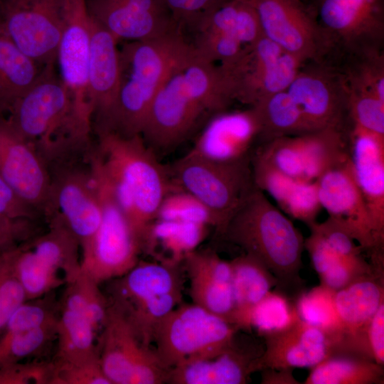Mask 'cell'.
Segmentation results:
<instances>
[{"mask_svg": "<svg viewBox=\"0 0 384 384\" xmlns=\"http://www.w3.org/2000/svg\"><path fill=\"white\" fill-rule=\"evenodd\" d=\"M11 270L9 250L0 254V285Z\"/></svg>", "mask_w": 384, "mask_h": 384, "instance_id": "9f6ffc18", "label": "cell"}, {"mask_svg": "<svg viewBox=\"0 0 384 384\" xmlns=\"http://www.w3.org/2000/svg\"><path fill=\"white\" fill-rule=\"evenodd\" d=\"M193 26L198 31L225 34L250 45L263 35L254 6L240 0H228L204 12Z\"/></svg>", "mask_w": 384, "mask_h": 384, "instance_id": "1f68e13d", "label": "cell"}, {"mask_svg": "<svg viewBox=\"0 0 384 384\" xmlns=\"http://www.w3.org/2000/svg\"><path fill=\"white\" fill-rule=\"evenodd\" d=\"M53 361L51 384H112L103 371L98 355L80 361Z\"/></svg>", "mask_w": 384, "mask_h": 384, "instance_id": "bcb514c9", "label": "cell"}, {"mask_svg": "<svg viewBox=\"0 0 384 384\" xmlns=\"http://www.w3.org/2000/svg\"><path fill=\"white\" fill-rule=\"evenodd\" d=\"M192 45L199 57L213 63L220 62V65L234 60L246 46L234 38L211 31H198Z\"/></svg>", "mask_w": 384, "mask_h": 384, "instance_id": "c3c4849f", "label": "cell"}, {"mask_svg": "<svg viewBox=\"0 0 384 384\" xmlns=\"http://www.w3.org/2000/svg\"><path fill=\"white\" fill-rule=\"evenodd\" d=\"M264 351L247 350L229 344L208 349L179 363L169 371L167 383L173 384H245L255 372V364Z\"/></svg>", "mask_w": 384, "mask_h": 384, "instance_id": "44dd1931", "label": "cell"}, {"mask_svg": "<svg viewBox=\"0 0 384 384\" xmlns=\"http://www.w3.org/2000/svg\"><path fill=\"white\" fill-rule=\"evenodd\" d=\"M181 68L155 95L140 134L156 155L169 151L183 142L207 113L186 92Z\"/></svg>", "mask_w": 384, "mask_h": 384, "instance_id": "e0dca14e", "label": "cell"}, {"mask_svg": "<svg viewBox=\"0 0 384 384\" xmlns=\"http://www.w3.org/2000/svg\"><path fill=\"white\" fill-rule=\"evenodd\" d=\"M183 262L190 282L189 294L192 303L234 325L230 262L213 252L196 250L188 254Z\"/></svg>", "mask_w": 384, "mask_h": 384, "instance_id": "484cf974", "label": "cell"}, {"mask_svg": "<svg viewBox=\"0 0 384 384\" xmlns=\"http://www.w3.org/2000/svg\"><path fill=\"white\" fill-rule=\"evenodd\" d=\"M156 219L196 223L216 228L215 220L207 207L174 182L158 209Z\"/></svg>", "mask_w": 384, "mask_h": 384, "instance_id": "f6af8a7d", "label": "cell"}, {"mask_svg": "<svg viewBox=\"0 0 384 384\" xmlns=\"http://www.w3.org/2000/svg\"><path fill=\"white\" fill-rule=\"evenodd\" d=\"M11 268L21 286L26 300L53 292L65 279L47 268L31 250L26 241L9 250Z\"/></svg>", "mask_w": 384, "mask_h": 384, "instance_id": "74e56055", "label": "cell"}, {"mask_svg": "<svg viewBox=\"0 0 384 384\" xmlns=\"http://www.w3.org/2000/svg\"><path fill=\"white\" fill-rule=\"evenodd\" d=\"M351 124L384 137V101L361 92H348Z\"/></svg>", "mask_w": 384, "mask_h": 384, "instance_id": "7dc6e473", "label": "cell"}, {"mask_svg": "<svg viewBox=\"0 0 384 384\" xmlns=\"http://www.w3.org/2000/svg\"><path fill=\"white\" fill-rule=\"evenodd\" d=\"M97 337L94 326L83 314L60 304L55 360L75 361L97 356Z\"/></svg>", "mask_w": 384, "mask_h": 384, "instance_id": "8d00e7d4", "label": "cell"}, {"mask_svg": "<svg viewBox=\"0 0 384 384\" xmlns=\"http://www.w3.org/2000/svg\"><path fill=\"white\" fill-rule=\"evenodd\" d=\"M168 169L176 186L192 194L210 211L215 230L220 235L256 188L250 155L235 161L215 162L188 152Z\"/></svg>", "mask_w": 384, "mask_h": 384, "instance_id": "52a82bcc", "label": "cell"}, {"mask_svg": "<svg viewBox=\"0 0 384 384\" xmlns=\"http://www.w3.org/2000/svg\"><path fill=\"white\" fill-rule=\"evenodd\" d=\"M53 361H32L0 368V384H51Z\"/></svg>", "mask_w": 384, "mask_h": 384, "instance_id": "f907efd6", "label": "cell"}, {"mask_svg": "<svg viewBox=\"0 0 384 384\" xmlns=\"http://www.w3.org/2000/svg\"><path fill=\"white\" fill-rule=\"evenodd\" d=\"M208 226L191 222L156 219L144 235L142 252L154 260L180 265L206 238Z\"/></svg>", "mask_w": 384, "mask_h": 384, "instance_id": "4316f807", "label": "cell"}, {"mask_svg": "<svg viewBox=\"0 0 384 384\" xmlns=\"http://www.w3.org/2000/svg\"><path fill=\"white\" fill-rule=\"evenodd\" d=\"M375 270H380L368 262L361 254L343 257L319 276L320 282L336 292Z\"/></svg>", "mask_w": 384, "mask_h": 384, "instance_id": "681fc988", "label": "cell"}, {"mask_svg": "<svg viewBox=\"0 0 384 384\" xmlns=\"http://www.w3.org/2000/svg\"><path fill=\"white\" fill-rule=\"evenodd\" d=\"M3 34H4L3 24H2V19H1V12H0V36H1Z\"/></svg>", "mask_w": 384, "mask_h": 384, "instance_id": "680465c9", "label": "cell"}, {"mask_svg": "<svg viewBox=\"0 0 384 384\" xmlns=\"http://www.w3.org/2000/svg\"><path fill=\"white\" fill-rule=\"evenodd\" d=\"M299 319L295 304L287 295L271 290L252 309L249 329H255L263 337L285 329Z\"/></svg>", "mask_w": 384, "mask_h": 384, "instance_id": "7bdbcfd3", "label": "cell"}, {"mask_svg": "<svg viewBox=\"0 0 384 384\" xmlns=\"http://www.w3.org/2000/svg\"><path fill=\"white\" fill-rule=\"evenodd\" d=\"M263 36L304 63L325 60L328 41L314 16L294 0H254Z\"/></svg>", "mask_w": 384, "mask_h": 384, "instance_id": "9a60e30c", "label": "cell"}, {"mask_svg": "<svg viewBox=\"0 0 384 384\" xmlns=\"http://www.w3.org/2000/svg\"><path fill=\"white\" fill-rule=\"evenodd\" d=\"M100 285L80 270L65 284V291L59 301L61 306L83 314L97 334L105 324L109 309L107 298Z\"/></svg>", "mask_w": 384, "mask_h": 384, "instance_id": "60d3db41", "label": "cell"}, {"mask_svg": "<svg viewBox=\"0 0 384 384\" xmlns=\"http://www.w3.org/2000/svg\"><path fill=\"white\" fill-rule=\"evenodd\" d=\"M26 300L25 293L11 268L0 285V333L13 313Z\"/></svg>", "mask_w": 384, "mask_h": 384, "instance_id": "f5cc1de1", "label": "cell"}, {"mask_svg": "<svg viewBox=\"0 0 384 384\" xmlns=\"http://www.w3.org/2000/svg\"><path fill=\"white\" fill-rule=\"evenodd\" d=\"M0 215L12 218H43L41 213L21 200L0 176Z\"/></svg>", "mask_w": 384, "mask_h": 384, "instance_id": "db71d44e", "label": "cell"}, {"mask_svg": "<svg viewBox=\"0 0 384 384\" xmlns=\"http://www.w3.org/2000/svg\"><path fill=\"white\" fill-rule=\"evenodd\" d=\"M304 64L262 36L245 46L234 60L219 66L233 100L252 107L287 90Z\"/></svg>", "mask_w": 384, "mask_h": 384, "instance_id": "ba28073f", "label": "cell"}, {"mask_svg": "<svg viewBox=\"0 0 384 384\" xmlns=\"http://www.w3.org/2000/svg\"><path fill=\"white\" fill-rule=\"evenodd\" d=\"M383 281V271L375 270L334 292L341 338L366 325L384 303Z\"/></svg>", "mask_w": 384, "mask_h": 384, "instance_id": "83f0119b", "label": "cell"}, {"mask_svg": "<svg viewBox=\"0 0 384 384\" xmlns=\"http://www.w3.org/2000/svg\"><path fill=\"white\" fill-rule=\"evenodd\" d=\"M350 160L377 235L384 240V137L351 124Z\"/></svg>", "mask_w": 384, "mask_h": 384, "instance_id": "d4e9b609", "label": "cell"}, {"mask_svg": "<svg viewBox=\"0 0 384 384\" xmlns=\"http://www.w3.org/2000/svg\"><path fill=\"white\" fill-rule=\"evenodd\" d=\"M238 329L222 317L192 304H180L155 328L156 355L170 370L208 349L230 343Z\"/></svg>", "mask_w": 384, "mask_h": 384, "instance_id": "9c48e42d", "label": "cell"}, {"mask_svg": "<svg viewBox=\"0 0 384 384\" xmlns=\"http://www.w3.org/2000/svg\"><path fill=\"white\" fill-rule=\"evenodd\" d=\"M57 320L29 330L8 321L0 333V368L37 356L55 341Z\"/></svg>", "mask_w": 384, "mask_h": 384, "instance_id": "f35d334b", "label": "cell"}, {"mask_svg": "<svg viewBox=\"0 0 384 384\" xmlns=\"http://www.w3.org/2000/svg\"><path fill=\"white\" fill-rule=\"evenodd\" d=\"M44 68L23 54L5 35L0 36V116L9 114Z\"/></svg>", "mask_w": 384, "mask_h": 384, "instance_id": "4dcf8cb0", "label": "cell"}, {"mask_svg": "<svg viewBox=\"0 0 384 384\" xmlns=\"http://www.w3.org/2000/svg\"><path fill=\"white\" fill-rule=\"evenodd\" d=\"M89 164L102 216L94 235L80 246V270L101 284L133 268L139 260L142 247L95 151L90 154Z\"/></svg>", "mask_w": 384, "mask_h": 384, "instance_id": "8992f818", "label": "cell"}, {"mask_svg": "<svg viewBox=\"0 0 384 384\" xmlns=\"http://www.w3.org/2000/svg\"><path fill=\"white\" fill-rule=\"evenodd\" d=\"M206 4L209 6L210 7V9L219 5V4H221L228 0H204Z\"/></svg>", "mask_w": 384, "mask_h": 384, "instance_id": "6f0895ef", "label": "cell"}, {"mask_svg": "<svg viewBox=\"0 0 384 384\" xmlns=\"http://www.w3.org/2000/svg\"><path fill=\"white\" fill-rule=\"evenodd\" d=\"M336 354L359 357L383 366L384 303L366 325L341 338Z\"/></svg>", "mask_w": 384, "mask_h": 384, "instance_id": "ee69618b", "label": "cell"}, {"mask_svg": "<svg viewBox=\"0 0 384 384\" xmlns=\"http://www.w3.org/2000/svg\"><path fill=\"white\" fill-rule=\"evenodd\" d=\"M64 0H0L5 35L42 67L55 65Z\"/></svg>", "mask_w": 384, "mask_h": 384, "instance_id": "4fadbf2b", "label": "cell"}, {"mask_svg": "<svg viewBox=\"0 0 384 384\" xmlns=\"http://www.w3.org/2000/svg\"><path fill=\"white\" fill-rule=\"evenodd\" d=\"M179 27L154 38L129 41L119 50V87L107 130L141 134L155 95L195 53Z\"/></svg>", "mask_w": 384, "mask_h": 384, "instance_id": "7a4b0ae2", "label": "cell"}, {"mask_svg": "<svg viewBox=\"0 0 384 384\" xmlns=\"http://www.w3.org/2000/svg\"><path fill=\"white\" fill-rule=\"evenodd\" d=\"M49 173L50 193L43 219L57 218L81 246L94 235L102 216L89 156L53 166Z\"/></svg>", "mask_w": 384, "mask_h": 384, "instance_id": "30bf717a", "label": "cell"}, {"mask_svg": "<svg viewBox=\"0 0 384 384\" xmlns=\"http://www.w3.org/2000/svg\"><path fill=\"white\" fill-rule=\"evenodd\" d=\"M223 235L265 265L277 279L281 292L302 287V234L257 186L232 216Z\"/></svg>", "mask_w": 384, "mask_h": 384, "instance_id": "277c9868", "label": "cell"}, {"mask_svg": "<svg viewBox=\"0 0 384 384\" xmlns=\"http://www.w3.org/2000/svg\"><path fill=\"white\" fill-rule=\"evenodd\" d=\"M97 348L103 371L112 384L167 383L169 370L154 349L141 343L127 321L110 304Z\"/></svg>", "mask_w": 384, "mask_h": 384, "instance_id": "7c38bea8", "label": "cell"}, {"mask_svg": "<svg viewBox=\"0 0 384 384\" xmlns=\"http://www.w3.org/2000/svg\"><path fill=\"white\" fill-rule=\"evenodd\" d=\"M250 107L259 122L261 143L311 132L302 110L287 90L274 94Z\"/></svg>", "mask_w": 384, "mask_h": 384, "instance_id": "e575fe53", "label": "cell"}, {"mask_svg": "<svg viewBox=\"0 0 384 384\" xmlns=\"http://www.w3.org/2000/svg\"><path fill=\"white\" fill-rule=\"evenodd\" d=\"M240 1H245V2H247L249 4H251L253 5V1L254 0H240Z\"/></svg>", "mask_w": 384, "mask_h": 384, "instance_id": "91938a15", "label": "cell"}, {"mask_svg": "<svg viewBox=\"0 0 384 384\" xmlns=\"http://www.w3.org/2000/svg\"><path fill=\"white\" fill-rule=\"evenodd\" d=\"M341 70L349 92L373 95L384 101V55L383 50L347 55Z\"/></svg>", "mask_w": 384, "mask_h": 384, "instance_id": "ab89813d", "label": "cell"}, {"mask_svg": "<svg viewBox=\"0 0 384 384\" xmlns=\"http://www.w3.org/2000/svg\"><path fill=\"white\" fill-rule=\"evenodd\" d=\"M296 1H298V2H302V0H294Z\"/></svg>", "mask_w": 384, "mask_h": 384, "instance_id": "94428289", "label": "cell"}, {"mask_svg": "<svg viewBox=\"0 0 384 384\" xmlns=\"http://www.w3.org/2000/svg\"><path fill=\"white\" fill-rule=\"evenodd\" d=\"M304 384H383V366L348 356L331 355L311 368Z\"/></svg>", "mask_w": 384, "mask_h": 384, "instance_id": "d590c367", "label": "cell"}, {"mask_svg": "<svg viewBox=\"0 0 384 384\" xmlns=\"http://www.w3.org/2000/svg\"><path fill=\"white\" fill-rule=\"evenodd\" d=\"M46 66L7 116L41 155L48 168L85 159L92 130L75 114L69 93L55 69Z\"/></svg>", "mask_w": 384, "mask_h": 384, "instance_id": "6da1fadb", "label": "cell"}, {"mask_svg": "<svg viewBox=\"0 0 384 384\" xmlns=\"http://www.w3.org/2000/svg\"><path fill=\"white\" fill-rule=\"evenodd\" d=\"M38 220L0 215V254L41 233Z\"/></svg>", "mask_w": 384, "mask_h": 384, "instance_id": "816d5d0a", "label": "cell"}, {"mask_svg": "<svg viewBox=\"0 0 384 384\" xmlns=\"http://www.w3.org/2000/svg\"><path fill=\"white\" fill-rule=\"evenodd\" d=\"M262 384H299L293 375V369L265 368L262 370Z\"/></svg>", "mask_w": 384, "mask_h": 384, "instance_id": "11a10c76", "label": "cell"}, {"mask_svg": "<svg viewBox=\"0 0 384 384\" xmlns=\"http://www.w3.org/2000/svg\"><path fill=\"white\" fill-rule=\"evenodd\" d=\"M260 128L250 107L213 114L198 137L189 154L215 162H232L250 155Z\"/></svg>", "mask_w": 384, "mask_h": 384, "instance_id": "603a6c76", "label": "cell"}, {"mask_svg": "<svg viewBox=\"0 0 384 384\" xmlns=\"http://www.w3.org/2000/svg\"><path fill=\"white\" fill-rule=\"evenodd\" d=\"M95 134V149L117 201L141 242L173 185L169 169L140 135L126 137L111 130Z\"/></svg>", "mask_w": 384, "mask_h": 384, "instance_id": "3957f363", "label": "cell"}, {"mask_svg": "<svg viewBox=\"0 0 384 384\" xmlns=\"http://www.w3.org/2000/svg\"><path fill=\"white\" fill-rule=\"evenodd\" d=\"M108 282L109 304L124 316L141 343L151 347L158 324L181 304L180 265L139 260L126 274Z\"/></svg>", "mask_w": 384, "mask_h": 384, "instance_id": "5b68a950", "label": "cell"}, {"mask_svg": "<svg viewBox=\"0 0 384 384\" xmlns=\"http://www.w3.org/2000/svg\"><path fill=\"white\" fill-rule=\"evenodd\" d=\"M117 43L92 19L87 85L93 134L107 129L115 107L120 81Z\"/></svg>", "mask_w": 384, "mask_h": 384, "instance_id": "cb8c5ba5", "label": "cell"}, {"mask_svg": "<svg viewBox=\"0 0 384 384\" xmlns=\"http://www.w3.org/2000/svg\"><path fill=\"white\" fill-rule=\"evenodd\" d=\"M0 176L43 218L50 187L48 168L34 146L5 116H0Z\"/></svg>", "mask_w": 384, "mask_h": 384, "instance_id": "ac0fdd59", "label": "cell"}, {"mask_svg": "<svg viewBox=\"0 0 384 384\" xmlns=\"http://www.w3.org/2000/svg\"><path fill=\"white\" fill-rule=\"evenodd\" d=\"M92 19L86 0H64L63 28L56 63L80 121L92 129L87 79Z\"/></svg>", "mask_w": 384, "mask_h": 384, "instance_id": "2e32d148", "label": "cell"}, {"mask_svg": "<svg viewBox=\"0 0 384 384\" xmlns=\"http://www.w3.org/2000/svg\"><path fill=\"white\" fill-rule=\"evenodd\" d=\"M181 72L186 92L207 113L225 111L233 100L220 66L201 58L196 52Z\"/></svg>", "mask_w": 384, "mask_h": 384, "instance_id": "d6a6232c", "label": "cell"}, {"mask_svg": "<svg viewBox=\"0 0 384 384\" xmlns=\"http://www.w3.org/2000/svg\"><path fill=\"white\" fill-rule=\"evenodd\" d=\"M263 338L264 351L256 362L255 371L312 368L334 354L331 337L300 318L285 329Z\"/></svg>", "mask_w": 384, "mask_h": 384, "instance_id": "7402d4cb", "label": "cell"}, {"mask_svg": "<svg viewBox=\"0 0 384 384\" xmlns=\"http://www.w3.org/2000/svg\"><path fill=\"white\" fill-rule=\"evenodd\" d=\"M314 10L330 54L383 50L384 0H314Z\"/></svg>", "mask_w": 384, "mask_h": 384, "instance_id": "8fae6325", "label": "cell"}, {"mask_svg": "<svg viewBox=\"0 0 384 384\" xmlns=\"http://www.w3.org/2000/svg\"><path fill=\"white\" fill-rule=\"evenodd\" d=\"M234 299V325L238 330L249 329L252 309L278 285L276 277L255 257L245 253L230 261Z\"/></svg>", "mask_w": 384, "mask_h": 384, "instance_id": "f1b7e54d", "label": "cell"}, {"mask_svg": "<svg viewBox=\"0 0 384 384\" xmlns=\"http://www.w3.org/2000/svg\"><path fill=\"white\" fill-rule=\"evenodd\" d=\"M335 291L320 284L301 292L295 302L301 320L329 335L336 344L342 334V327L334 304Z\"/></svg>", "mask_w": 384, "mask_h": 384, "instance_id": "b9f144b4", "label": "cell"}, {"mask_svg": "<svg viewBox=\"0 0 384 384\" xmlns=\"http://www.w3.org/2000/svg\"><path fill=\"white\" fill-rule=\"evenodd\" d=\"M309 63L302 66L287 92L299 107L311 132L348 130L349 94L341 70L326 60Z\"/></svg>", "mask_w": 384, "mask_h": 384, "instance_id": "5bb4252c", "label": "cell"}, {"mask_svg": "<svg viewBox=\"0 0 384 384\" xmlns=\"http://www.w3.org/2000/svg\"><path fill=\"white\" fill-rule=\"evenodd\" d=\"M321 208L339 223L363 250H383L363 195L356 182L350 158L316 180Z\"/></svg>", "mask_w": 384, "mask_h": 384, "instance_id": "d6986e66", "label": "cell"}, {"mask_svg": "<svg viewBox=\"0 0 384 384\" xmlns=\"http://www.w3.org/2000/svg\"><path fill=\"white\" fill-rule=\"evenodd\" d=\"M91 18L118 42L144 41L178 28L164 0H86Z\"/></svg>", "mask_w": 384, "mask_h": 384, "instance_id": "ffe728a7", "label": "cell"}, {"mask_svg": "<svg viewBox=\"0 0 384 384\" xmlns=\"http://www.w3.org/2000/svg\"><path fill=\"white\" fill-rule=\"evenodd\" d=\"M250 159L255 186L268 193L284 212L297 218L311 209L316 198L314 181L287 176L252 154Z\"/></svg>", "mask_w": 384, "mask_h": 384, "instance_id": "f546056e", "label": "cell"}, {"mask_svg": "<svg viewBox=\"0 0 384 384\" xmlns=\"http://www.w3.org/2000/svg\"><path fill=\"white\" fill-rule=\"evenodd\" d=\"M348 131L325 128L299 134L304 178L315 181L350 158Z\"/></svg>", "mask_w": 384, "mask_h": 384, "instance_id": "836d02e7", "label": "cell"}]
</instances>
